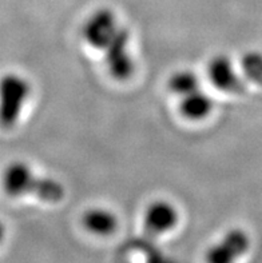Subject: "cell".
<instances>
[{
  "instance_id": "6da1fadb",
  "label": "cell",
  "mask_w": 262,
  "mask_h": 263,
  "mask_svg": "<svg viewBox=\"0 0 262 263\" xmlns=\"http://www.w3.org/2000/svg\"><path fill=\"white\" fill-rule=\"evenodd\" d=\"M2 186L11 198L35 197L47 203H58L66 197V189L59 180L39 177L24 162H12L4 168Z\"/></svg>"
},
{
  "instance_id": "7a4b0ae2",
  "label": "cell",
  "mask_w": 262,
  "mask_h": 263,
  "mask_svg": "<svg viewBox=\"0 0 262 263\" xmlns=\"http://www.w3.org/2000/svg\"><path fill=\"white\" fill-rule=\"evenodd\" d=\"M31 95L30 82L16 72L0 78V127L10 130L19 122Z\"/></svg>"
},
{
  "instance_id": "3957f363",
  "label": "cell",
  "mask_w": 262,
  "mask_h": 263,
  "mask_svg": "<svg viewBox=\"0 0 262 263\" xmlns=\"http://www.w3.org/2000/svg\"><path fill=\"white\" fill-rule=\"evenodd\" d=\"M122 27L116 13L111 8L99 7L84 20L82 36L90 47L102 52Z\"/></svg>"
},
{
  "instance_id": "277c9868",
  "label": "cell",
  "mask_w": 262,
  "mask_h": 263,
  "mask_svg": "<svg viewBox=\"0 0 262 263\" xmlns=\"http://www.w3.org/2000/svg\"><path fill=\"white\" fill-rule=\"evenodd\" d=\"M131 35L126 27H122L103 52L104 63L111 77L118 82H126L135 71L133 52L130 48Z\"/></svg>"
},
{
  "instance_id": "5b68a950",
  "label": "cell",
  "mask_w": 262,
  "mask_h": 263,
  "mask_svg": "<svg viewBox=\"0 0 262 263\" xmlns=\"http://www.w3.org/2000/svg\"><path fill=\"white\" fill-rule=\"evenodd\" d=\"M250 249V237L242 229H232L206 253L207 263H236Z\"/></svg>"
},
{
  "instance_id": "8992f818",
  "label": "cell",
  "mask_w": 262,
  "mask_h": 263,
  "mask_svg": "<svg viewBox=\"0 0 262 263\" xmlns=\"http://www.w3.org/2000/svg\"><path fill=\"white\" fill-rule=\"evenodd\" d=\"M179 220L177 207L165 199L154 200L143 213V229L149 237H158L171 231Z\"/></svg>"
},
{
  "instance_id": "52a82bcc",
  "label": "cell",
  "mask_w": 262,
  "mask_h": 263,
  "mask_svg": "<svg viewBox=\"0 0 262 263\" xmlns=\"http://www.w3.org/2000/svg\"><path fill=\"white\" fill-rule=\"evenodd\" d=\"M207 79L214 88L225 93H242L245 82L233 66L232 60L225 55H218L210 59L207 64Z\"/></svg>"
},
{
  "instance_id": "ba28073f",
  "label": "cell",
  "mask_w": 262,
  "mask_h": 263,
  "mask_svg": "<svg viewBox=\"0 0 262 263\" xmlns=\"http://www.w3.org/2000/svg\"><path fill=\"white\" fill-rule=\"evenodd\" d=\"M179 112L183 118L193 122H199L207 118L214 108V102L207 92L201 90L179 98Z\"/></svg>"
},
{
  "instance_id": "9c48e42d",
  "label": "cell",
  "mask_w": 262,
  "mask_h": 263,
  "mask_svg": "<svg viewBox=\"0 0 262 263\" xmlns=\"http://www.w3.org/2000/svg\"><path fill=\"white\" fill-rule=\"evenodd\" d=\"M82 224L87 231L95 235H110L118 229V217L109 209L93 207L82 217Z\"/></svg>"
},
{
  "instance_id": "30bf717a",
  "label": "cell",
  "mask_w": 262,
  "mask_h": 263,
  "mask_svg": "<svg viewBox=\"0 0 262 263\" xmlns=\"http://www.w3.org/2000/svg\"><path fill=\"white\" fill-rule=\"evenodd\" d=\"M167 87L170 92H173L178 98H183L202 88L198 75L190 70H179L171 73L167 82Z\"/></svg>"
},
{
  "instance_id": "8fae6325",
  "label": "cell",
  "mask_w": 262,
  "mask_h": 263,
  "mask_svg": "<svg viewBox=\"0 0 262 263\" xmlns=\"http://www.w3.org/2000/svg\"><path fill=\"white\" fill-rule=\"evenodd\" d=\"M243 75L246 79L257 84H262V53L248 52L241 60Z\"/></svg>"
},
{
  "instance_id": "7c38bea8",
  "label": "cell",
  "mask_w": 262,
  "mask_h": 263,
  "mask_svg": "<svg viewBox=\"0 0 262 263\" xmlns=\"http://www.w3.org/2000/svg\"><path fill=\"white\" fill-rule=\"evenodd\" d=\"M4 235H6V229H4V224L0 222V243L3 242Z\"/></svg>"
}]
</instances>
